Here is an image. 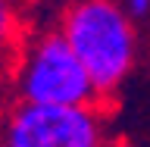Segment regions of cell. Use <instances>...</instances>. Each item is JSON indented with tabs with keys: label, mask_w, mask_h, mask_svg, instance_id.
Returning a JSON list of instances; mask_svg holds the SVG:
<instances>
[{
	"label": "cell",
	"mask_w": 150,
	"mask_h": 147,
	"mask_svg": "<svg viewBox=\"0 0 150 147\" xmlns=\"http://www.w3.org/2000/svg\"><path fill=\"white\" fill-rule=\"evenodd\" d=\"M56 28L84 63L100 100L116 97L138 69L141 25L119 0H66Z\"/></svg>",
	"instance_id": "obj_1"
},
{
	"label": "cell",
	"mask_w": 150,
	"mask_h": 147,
	"mask_svg": "<svg viewBox=\"0 0 150 147\" xmlns=\"http://www.w3.org/2000/svg\"><path fill=\"white\" fill-rule=\"evenodd\" d=\"M9 97L16 103L78 107L103 103L91 75L59 28H38L19 47L9 69Z\"/></svg>",
	"instance_id": "obj_2"
},
{
	"label": "cell",
	"mask_w": 150,
	"mask_h": 147,
	"mask_svg": "<svg viewBox=\"0 0 150 147\" xmlns=\"http://www.w3.org/2000/svg\"><path fill=\"white\" fill-rule=\"evenodd\" d=\"M3 147H112L110 113L100 103L47 107L13 100L3 116Z\"/></svg>",
	"instance_id": "obj_3"
},
{
	"label": "cell",
	"mask_w": 150,
	"mask_h": 147,
	"mask_svg": "<svg viewBox=\"0 0 150 147\" xmlns=\"http://www.w3.org/2000/svg\"><path fill=\"white\" fill-rule=\"evenodd\" d=\"M122 6L128 9V16L138 22V25H144V22H150V0H119Z\"/></svg>",
	"instance_id": "obj_4"
},
{
	"label": "cell",
	"mask_w": 150,
	"mask_h": 147,
	"mask_svg": "<svg viewBox=\"0 0 150 147\" xmlns=\"http://www.w3.org/2000/svg\"><path fill=\"white\" fill-rule=\"evenodd\" d=\"M112 147H122V144H112Z\"/></svg>",
	"instance_id": "obj_5"
},
{
	"label": "cell",
	"mask_w": 150,
	"mask_h": 147,
	"mask_svg": "<svg viewBox=\"0 0 150 147\" xmlns=\"http://www.w3.org/2000/svg\"><path fill=\"white\" fill-rule=\"evenodd\" d=\"M63 3H66V0H63Z\"/></svg>",
	"instance_id": "obj_6"
}]
</instances>
